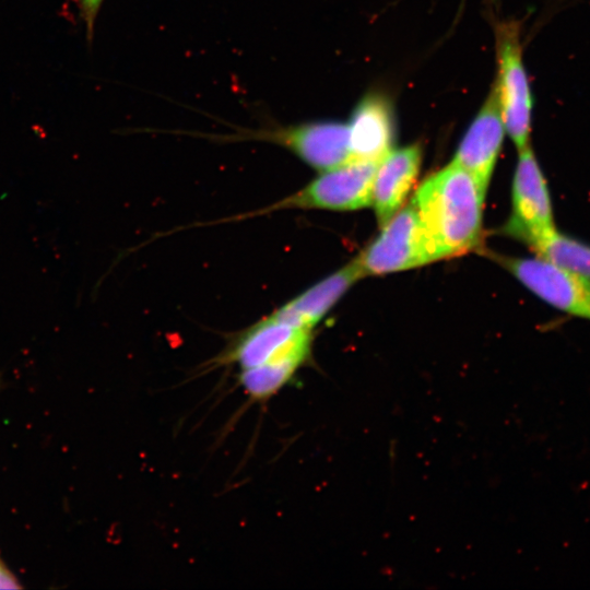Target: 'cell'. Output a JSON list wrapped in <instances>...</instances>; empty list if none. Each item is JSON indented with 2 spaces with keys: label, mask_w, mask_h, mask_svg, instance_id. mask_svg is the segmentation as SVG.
<instances>
[{
  "label": "cell",
  "mask_w": 590,
  "mask_h": 590,
  "mask_svg": "<svg viewBox=\"0 0 590 590\" xmlns=\"http://www.w3.org/2000/svg\"><path fill=\"white\" fill-rule=\"evenodd\" d=\"M484 197L473 177L453 162L421 184L411 201L430 261L460 256L480 243Z\"/></svg>",
  "instance_id": "cell-1"
},
{
  "label": "cell",
  "mask_w": 590,
  "mask_h": 590,
  "mask_svg": "<svg viewBox=\"0 0 590 590\" xmlns=\"http://www.w3.org/2000/svg\"><path fill=\"white\" fill-rule=\"evenodd\" d=\"M378 163L352 161L324 170L303 189L256 213L283 209L349 211L369 206L373 203V184Z\"/></svg>",
  "instance_id": "cell-5"
},
{
  "label": "cell",
  "mask_w": 590,
  "mask_h": 590,
  "mask_svg": "<svg viewBox=\"0 0 590 590\" xmlns=\"http://www.w3.org/2000/svg\"><path fill=\"white\" fill-rule=\"evenodd\" d=\"M347 128L352 161L379 162L393 150V110L382 94L366 95L354 108Z\"/></svg>",
  "instance_id": "cell-10"
},
{
  "label": "cell",
  "mask_w": 590,
  "mask_h": 590,
  "mask_svg": "<svg viewBox=\"0 0 590 590\" xmlns=\"http://www.w3.org/2000/svg\"><path fill=\"white\" fill-rule=\"evenodd\" d=\"M356 260L364 276L397 272L432 262L412 201L382 226L378 237Z\"/></svg>",
  "instance_id": "cell-8"
},
{
  "label": "cell",
  "mask_w": 590,
  "mask_h": 590,
  "mask_svg": "<svg viewBox=\"0 0 590 590\" xmlns=\"http://www.w3.org/2000/svg\"><path fill=\"white\" fill-rule=\"evenodd\" d=\"M214 138L223 141L252 140L276 144L321 172L352 162L347 123L339 121L320 120L285 126L268 125L257 129L238 128L233 133Z\"/></svg>",
  "instance_id": "cell-2"
},
{
  "label": "cell",
  "mask_w": 590,
  "mask_h": 590,
  "mask_svg": "<svg viewBox=\"0 0 590 590\" xmlns=\"http://www.w3.org/2000/svg\"><path fill=\"white\" fill-rule=\"evenodd\" d=\"M422 161L418 144L391 150L377 166L373 184V205L382 227L403 205L415 184Z\"/></svg>",
  "instance_id": "cell-11"
},
{
  "label": "cell",
  "mask_w": 590,
  "mask_h": 590,
  "mask_svg": "<svg viewBox=\"0 0 590 590\" xmlns=\"http://www.w3.org/2000/svg\"><path fill=\"white\" fill-rule=\"evenodd\" d=\"M505 126L494 84L461 140L452 162L465 169L482 194L486 190L497 162Z\"/></svg>",
  "instance_id": "cell-9"
},
{
  "label": "cell",
  "mask_w": 590,
  "mask_h": 590,
  "mask_svg": "<svg viewBox=\"0 0 590 590\" xmlns=\"http://www.w3.org/2000/svg\"><path fill=\"white\" fill-rule=\"evenodd\" d=\"M497 93L505 131L520 151L530 145L533 96L526 71L520 27L502 22L496 31Z\"/></svg>",
  "instance_id": "cell-3"
},
{
  "label": "cell",
  "mask_w": 590,
  "mask_h": 590,
  "mask_svg": "<svg viewBox=\"0 0 590 590\" xmlns=\"http://www.w3.org/2000/svg\"><path fill=\"white\" fill-rule=\"evenodd\" d=\"M531 249L538 257L590 279V244L566 235L556 228Z\"/></svg>",
  "instance_id": "cell-13"
},
{
  "label": "cell",
  "mask_w": 590,
  "mask_h": 590,
  "mask_svg": "<svg viewBox=\"0 0 590 590\" xmlns=\"http://www.w3.org/2000/svg\"><path fill=\"white\" fill-rule=\"evenodd\" d=\"M299 367L290 364L262 365L239 370L238 381L253 400H266L282 389Z\"/></svg>",
  "instance_id": "cell-14"
},
{
  "label": "cell",
  "mask_w": 590,
  "mask_h": 590,
  "mask_svg": "<svg viewBox=\"0 0 590 590\" xmlns=\"http://www.w3.org/2000/svg\"><path fill=\"white\" fill-rule=\"evenodd\" d=\"M511 215L507 235L530 248L556 229L546 177L531 145L518 151L511 189Z\"/></svg>",
  "instance_id": "cell-6"
},
{
  "label": "cell",
  "mask_w": 590,
  "mask_h": 590,
  "mask_svg": "<svg viewBox=\"0 0 590 590\" xmlns=\"http://www.w3.org/2000/svg\"><path fill=\"white\" fill-rule=\"evenodd\" d=\"M15 575L0 559V589H21Z\"/></svg>",
  "instance_id": "cell-16"
},
{
  "label": "cell",
  "mask_w": 590,
  "mask_h": 590,
  "mask_svg": "<svg viewBox=\"0 0 590 590\" xmlns=\"http://www.w3.org/2000/svg\"><path fill=\"white\" fill-rule=\"evenodd\" d=\"M105 0H74L81 20L85 25L86 40L91 45L99 10Z\"/></svg>",
  "instance_id": "cell-15"
},
{
  "label": "cell",
  "mask_w": 590,
  "mask_h": 590,
  "mask_svg": "<svg viewBox=\"0 0 590 590\" xmlns=\"http://www.w3.org/2000/svg\"><path fill=\"white\" fill-rule=\"evenodd\" d=\"M364 273L356 259L281 306L273 314L290 323L312 330L330 308Z\"/></svg>",
  "instance_id": "cell-12"
},
{
  "label": "cell",
  "mask_w": 590,
  "mask_h": 590,
  "mask_svg": "<svg viewBox=\"0 0 590 590\" xmlns=\"http://www.w3.org/2000/svg\"><path fill=\"white\" fill-rule=\"evenodd\" d=\"M499 262L523 286L553 308L590 321V279L540 257H500Z\"/></svg>",
  "instance_id": "cell-7"
},
{
  "label": "cell",
  "mask_w": 590,
  "mask_h": 590,
  "mask_svg": "<svg viewBox=\"0 0 590 590\" xmlns=\"http://www.w3.org/2000/svg\"><path fill=\"white\" fill-rule=\"evenodd\" d=\"M311 330L276 317L273 312L243 331L222 353L220 362L246 370L262 365L300 366L310 350Z\"/></svg>",
  "instance_id": "cell-4"
}]
</instances>
